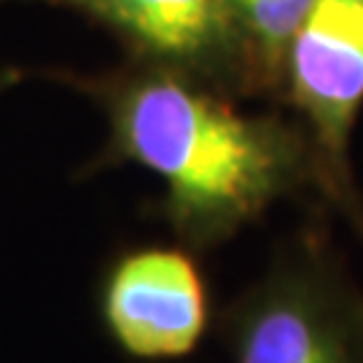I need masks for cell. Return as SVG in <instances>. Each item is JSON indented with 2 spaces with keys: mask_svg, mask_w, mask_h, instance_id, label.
<instances>
[{
  "mask_svg": "<svg viewBox=\"0 0 363 363\" xmlns=\"http://www.w3.org/2000/svg\"><path fill=\"white\" fill-rule=\"evenodd\" d=\"M78 86L108 118L97 164L154 172L164 183L162 213L191 250L232 240L288 196L318 191L315 151L298 121L245 113L229 91L140 60Z\"/></svg>",
  "mask_w": 363,
  "mask_h": 363,
  "instance_id": "1",
  "label": "cell"
},
{
  "mask_svg": "<svg viewBox=\"0 0 363 363\" xmlns=\"http://www.w3.org/2000/svg\"><path fill=\"white\" fill-rule=\"evenodd\" d=\"M232 363H363V291L328 242L301 234L226 304Z\"/></svg>",
  "mask_w": 363,
  "mask_h": 363,
  "instance_id": "2",
  "label": "cell"
},
{
  "mask_svg": "<svg viewBox=\"0 0 363 363\" xmlns=\"http://www.w3.org/2000/svg\"><path fill=\"white\" fill-rule=\"evenodd\" d=\"M280 100L304 127L318 162V194L363 237L352 132L363 108V0H315L286 60Z\"/></svg>",
  "mask_w": 363,
  "mask_h": 363,
  "instance_id": "3",
  "label": "cell"
},
{
  "mask_svg": "<svg viewBox=\"0 0 363 363\" xmlns=\"http://www.w3.org/2000/svg\"><path fill=\"white\" fill-rule=\"evenodd\" d=\"M191 247L145 245L121 253L103 274L100 320L118 350L138 361H175L210 328V291Z\"/></svg>",
  "mask_w": 363,
  "mask_h": 363,
  "instance_id": "4",
  "label": "cell"
},
{
  "mask_svg": "<svg viewBox=\"0 0 363 363\" xmlns=\"http://www.w3.org/2000/svg\"><path fill=\"white\" fill-rule=\"evenodd\" d=\"M105 25L132 60L154 62L242 94L229 0H52Z\"/></svg>",
  "mask_w": 363,
  "mask_h": 363,
  "instance_id": "5",
  "label": "cell"
},
{
  "mask_svg": "<svg viewBox=\"0 0 363 363\" xmlns=\"http://www.w3.org/2000/svg\"><path fill=\"white\" fill-rule=\"evenodd\" d=\"M229 3H232V11H234L237 6H242V3H247V0H229Z\"/></svg>",
  "mask_w": 363,
  "mask_h": 363,
  "instance_id": "6",
  "label": "cell"
},
{
  "mask_svg": "<svg viewBox=\"0 0 363 363\" xmlns=\"http://www.w3.org/2000/svg\"><path fill=\"white\" fill-rule=\"evenodd\" d=\"M0 3H3V0H0Z\"/></svg>",
  "mask_w": 363,
  "mask_h": 363,
  "instance_id": "7",
  "label": "cell"
}]
</instances>
